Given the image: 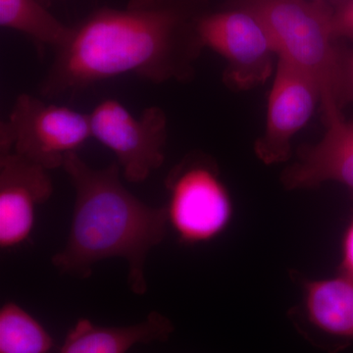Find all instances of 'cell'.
Listing matches in <instances>:
<instances>
[{"mask_svg": "<svg viewBox=\"0 0 353 353\" xmlns=\"http://www.w3.org/2000/svg\"><path fill=\"white\" fill-rule=\"evenodd\" d=\"M209 0H129L102 7L74 27L39 83V94H75L94 83L132 74L153 83H188L205 48L202 20Z\"/></svg>", "mask_w": 353, "mask_h": 353, "instance_id": "obj_1", "label": "cell"}, {"mask_svg": "<svg viewBox=\"0 0 353 353\" xmlns=\"http://www.w3.org/2000/svg\"><path fill=\"white\" fill-rule=\"evenodd\" d=\"M62 168L75 190V203L68 240L52 257L53 266L61 274L85 279L97 262L125 259L130 289L143 296L148 292L146 259L166 236V208L148 205L128 190L117 162L94 169L74 152Z\"/></svg>", "mask_w": 353, "mask_h": 353, "instance_id": "obj_2", "label": "cell"}, {"mask_svg": "<svg viewBox=\"0 0 353 353\" xmlns=\"http://www.w3.org/2000/svg\"><path fill=\"white\" fill-rule=\"evenodd\" d=\"M256 14L266 26L279 59L310 77L321 94L324 124L343 117L336 99L345 46L333 24L331 3L314 0H231Z\"/></svg>", "mask_w": 353, "mask_h": 353, "instance_id": "obj_3", "label": "cell"}, {"mask_svg": "<svg viewBox=\"0 0 353 353\" xmlns=\"http://www.w3.org/2000/svg\"><path fill=\"white\" fill-rule=\"evenodd\" d=\"M90 138V114L22 94L0 124V152H14L50 171Z\"/></svg>", "mask_w": 353, "mask_h": 353, "instance_id": "obj_4", "label": "cell"}, {"mask_svg": "<svg viewBox=\"0 0 353 353\" xmlns=\"http://www.w3.org/2000/svg\"><path fill=\"white\" fill-rule=\"evenodd\" d=\"M165 185L168 224L182 243L194 245L213 240L231 222V196L217 165L206 155H187L172 169Z\"/></svg>", "mask_w": 353, "mask_h": 353, "instance_id": "obj_5", "label": "cell"}, {"mask_svg": "<svg viewBox=\"0 0 353 353\" xmlns=\"http://www.w3.org/2000/svg\"><path fill=\"white\" fill-rule=\"evenodd\" d=\"M204 46L226 61L223 82L234 92L266 83L275 73L278 53L266 26L250 9L233 6L211 10L201 26Z\"/></svg>", "mask_w": 353, "mask_h": 353, "instance_id": "obj_6", "label": "cell"}, {"mask_svg": "<svg viewBox=\"0 0 353 353\" xmlns=\"http://www.w3.org/2000/svg\"><path fill=\"white\" fill-rule=\"evenodd\" d=\"M92 138L117 158L131 183L145 182L165 161L168 120L163 109L145 108L139 117L116 99H104L90 114Z\"/></svg>", "mask_w": 353, "mask_h": 353, "instance_id": "obj_7", "label": "cell"}, {"mask_svg": "<svg viewBox=\"0 0 353 353\" xmlns=\"http://www.w3.org/2000/svg\"><path fill=\"white\" fill-rule=\"evenodd\" d=\"M321 101L314 81L296 67L278 59L269 94L266 125L255 141L254 152L265 164L287 161L292 141L312 117Z\"/></svg>", "mask_w": 353, "mask_h": 353, "instance_id": "obj_8", "label": "cell"}, {"mask_svg": "<svg viewBox=\"0 0 353 353\" xmlns=\"http://www.w3.org/2000/svg\"><path fill=\"white\" fill-rule=\"evenodd\" d=\"M48 170L14 152H0V246L15 248L31 236L36 211L53 194Z\"/></svg>", "mask_w": 353, "mask_h": 353, "instance_id": "obj_9", "label": "cell"}, {"mask_svg": "<svg viewBox=\"0 0 353 353\" xmlns=\"http://www.w3.org/2000/svg\"><path fill=\"white\" fill-rule=\"evenodd\" d=\"M299 333L316 347L336 353L353 341V282L338 276L304 282L303 309L292 314Z\"/></svg>", "mask_w": 353, "mask_h": 353, "instance_id": "obj_10", "label": "cell"}, {"mask_svg": "<svg viewBox=\"0 0 353 353\" xmlns=\"http://www.w3.org/2000/svg\"><path fill=\"white\" fill-rule=\"evenodd\" d=\"M325 126L326 132L318 143L299 148L296 161L285 169L281 181L288 190L338 182L353 196V121L343 117Z\"/></svg>", "mask_w": 353, "mask_h": 353, "instance_id": "obj_11", "label": "cell"}, {"mask_svg": "<svg viewBox=\"0 0 353 353\" xmlns=\"http://www.w3.org/2000/svg\"><path fill=\"white\" fill-rule=\"evenodd\" d=\"M174 331L171 320L157 311L123 327L97 326L82 318L70 330L59 353H127L137 345L167 341Z\"/></svg>", "mask_w": 353, "mask_h": 353, "instance_id": "obj_12", "label": "cell"}, {"mask_svg": "<svg viewBox=\"0 0 353 353\" xmlns=\"http://www.w3.org/2000/svg\"><path fill=\"white\" fill-rule=\"evenodd\" d=\"M0 26L31 39L39 55L57 51L68 43L74 28L66 26L39 0H0Z\"/></svg>", "mask_w": 353, "mask_h": 353, "instance_id": "obj_13", "label": "cell"}, {"mask_svg": "<svg viewBox=\"0 0 353 353\" xmlns=\"http://www.w3.org/2000/svg\"><path fill=\"white\" fill-rule=\"evenodd\" d=\"M53 340L43 325L17 303L0 309V353H48Z\"/></svg>", "mask_w": 353, "mask_h": 353, "instance_id": "obj_14", "label": "cell"}, {"mask_svg": "<svg viewBox=\"0 0 353 353\" xmlns=\"http://www.w3.org/2000/svg\"><path fill=\"white\" fill-rule=\"evenodd\" d=\"M336 99L341 110L353 103V48H345L339 69Z\"/></svg>", "mask_w": 353, "mask_h": 353, "instance_id": "obj_15", "label": "cell"}, {"mask_svg": "<svg viewBox=\"0 0 353 353\" xmlns=\"http://www.w3.org/2000/svg\"><path fill=\"white\" fill-rule=\"evenodd\" d=\"M331 6L336 36L353 41V0H334Z\"/></svg>", "mask_w": 353, "mask_h": 353, "instance_id": "obj_16", "label": "cell"}, {"mask_svg": "<svg viewBox=\"0 0 353 353\" xmlns=\"http://www.w3.org/2000/svg\"><path fill=\"white\" fill-rule=\"evenodd\" d=\"M340 275L353 282V217L343 234L341 243Z\"/></svg>", "mask_w": 353, "mask_h": 353, "instance_id": "obj_17", "label": "cell"}, {"mask_svg": "<svg viewBox=\"0 0 353 353\" xmlns=\"http://www.w3.org/2000/svg\"><path fill=\"white\" fill-rule=\"evenodd\" d=\"M41 3L44 4L46 7H50L53 2L57 1V0H39Z\"/></svg>", "mask_w": 353, "mask_h": 353, "instance_id": "obj_18", "label": "cell"}, {"mask_svg": "<svg viewBox=\"0 0 353 353\" xmlns=\"http://www.w3.org/2000/svg\"><path fill=\"white\" fill-rule=\"evenodd\" d=\"M314 1H324V2H329V3H331V2L334 1V0H314Z\"/></svg>", "mask_w": 353, "mask_h": 353, "instance_id": "obj_19", "label": "cell"}]
</instances>
